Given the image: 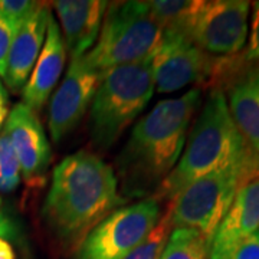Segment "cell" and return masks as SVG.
<instances>
[{
    "label": "cell",
    "instance_id": "obj_1",
    "mask_svg": "<svg viewBox=\"0 0 259 259\" xmlns=\"http://www.w3.org/2000/svg\"><path fill=\"white\" fill-rule=\"evenodd\" d=\"M202 102V91L192 88L179 98L156 104L134 125L118 164L122 197H148L176 167L183 153L187 130Z\"/></svg>",
    "mask_w": 259,
    "mask_h": 259
},
{
    "label": "cell",
    "instance_id": "obj_2",
    "mask_svg": "<svg viewBox=\"0 0 259 259\" xmlns=\"http://www.w3.org/2000/svg\"><path fill=\"white\" fill-rule=\"evenodd\" d=\"M124 203L114 168L93 153L78 151L54 168L42 214L58 238L74 243Z\"/></svg>",
    "mask_w": 259,
    "mask_h": 259
},
{
    "label": "cell",
    "instance_id": "obj_3",
    "mask_svg": "<svg viewBox=\"0 0 259 259\" xmlns=\"http://www.w3.org/2000/svg\"><path fill=\"white\" fill-rule=\"evenodd\" d=\"M185 146L176 167L151 194L158 202H171L197 179L231 166L253 150L239 133L221 90L209 93Z\"/></svg>",
    "mask_w": 259,
    "mask_h": 259
},
{
    "label": "cell",
    "instance_id": "obj_4",
    "mask_svg": "<svg viewBox=\"0 0 259 259\" xmlns=\"http://www.w3.org/2000/svg\"><path fill=\"white\" fill-rule=\"evenodd\" d=\"M154 91L151 56L102 74L90 112L94 144L100 148L112 147L133 121L144 111Z\"/></svg>",
    "mask_w": 259,
    "mask_h": 259
},
{
    "label": "cell",
    "instance_id": "obj_5",
    "mask_svg": "<svg viewBox=\"0 0 259 259\" xmlns=\"http://www.w3.org/2000/svg\"><path fill=\"white\" fill-rule=\"evenodd\" d=\"M258 177L259 154L252 150L231 166L197 179L167 203L173 228L194 229L212 243L239 189Z\"/></svg>",
    "mask_w": 259,
    "mask_h": 259
},
{
    "label": "cell",
    "instance_id": "obj_6",
    "mask_svg": "<svg viewBox=\"0 0 259 259\" xmlns=\"http://www.w3.org/2000/svg\"><path fill=\"white\" fill-rule=\"evenodd\" d=\"M161 39L163 29L153 18L147 2L108 3L98 39L83 61L102 75L150 58Z\"/></svg>",
    "mask_w": 259,
    "mask_h": 259
},
{
    "label": "cell",
    "instance_id": "obj_7",
    "mask_svg": "<svg viewBox=\"0 0 259 259\" xmlns=\"http://www.w3.org/2000/svg\"><path fill=\"white\" fill-rule=\"evenodd\" d=\"M160 202L153 196L118 207L88 232L75 259H125L157 223Z\"/></svg>",
    "mask_w": 259,
    "mask_h": 259
},
{
    "label": "cell",
    "instance_id": "obj_8",
    "mask_svg": "<svg viewBox=\"0 0 259 259\" xmlns=\"http://www.w3.org/2000/svg\"><path fill=\"white\" fill-rule=\"evenodd\" d=\"M249 12L246 0H202L186 37L214 58L236 55L248 40Z\"/></svg>",
    "mask_w": 259,
    "mask_h": 259
},
{
    "label": "cell",
    "instance_id": "obj_9",
    "mask_svg": "<svg viewBox=\"0 0 259 259\" xmlns=\"http://www.w3.org/2000/svg\"><path fill=\"white\" fill-rule=\"evenodd\" d=\"M214 56L204 54L190 39L179 33H163L151 55L154 87L160 94L176 93L187 85L207 83Z\"/></svg>",
    "mask_w": 259,
    "mask_h": 259
},
{
    "label": "cell",
    "instance_id": "obj_10",
    "mask_svg": "<svg viewBox=\"0 0 259 259\" xmlns=\"http://www.w3.org/2000/svg\"><path fill=\"white\" fill-rule=\"evenodd\" d=\"M100 81L101 75L85 64L83 56L71 59L62 82L49 102L48 125L55 143L65 139L79 124L91 107Z\"/></svg>",
    "mask_w": 259,
    "mask_h": 259
},
{
    "label": "cell",
    "instance_id": "obj_11",
    "mask_svg": "<svg viewBox=\"0 0 259 259\" xmlns=\"http://www.w3.org/2000/svg\"><path fill=\"white\" fill-rule=\"evenodd\" d=\"M3 131L16 153L22 177L29 185H42L51 161V146L36 112L18 102L9 111Z\"/></svg>",
    "mask_w": 259,
    "mask_h": 259
},
{
    "label": "cell",
    "instance_id": "obj_12",
    "mask_svg": "<svg viewBox=\"0 0 259 259\" xmlns=\"http://www.w3.org/2000/svg\"><path fill=\"white\" fill-rule=\"evenodd\" d=\"M259 232V177L239 189L213 235L209 259H231L245 239Z\"/></svg>",
    "mask_w": 259,
    "mask_h": 259
},
{
    "label": "cell",
    "instance_id": "obj_13",
    "mask_svg": "<svg viewBox=\"0 0 259 259\" xmlns=\"http://www.w3.org/2000/svg\"><path fill=\"white\" fill-rule=\"evenodd\" d=\"M49 18V3H42L39 9L19 23L10 47L8 68L3 78L6 87L15 93L23 90L36 64L45 42Z\"/></svg>",
    "mask_w": 259,
    "mask_h": 259
},
{
    "label": "cell",
    "instance_id": "obj_14",
    "mask_svg": "<svg viewBox=\"0 0 259 259\" xmlns=\"http://www.w3.org/2000/svg\"><path fill=\"white\" fill-rule=\"evenodd\" d=\"M62 26L71 59L82 58L95 45L108 3L104 0H58L52 3Z\"/></svg>",
    "mask_w": 259,
    "mask_h": 259
},
{
    "label": "cell",
    "instance_id": "obj_15",
    "mask_svg": "<svg viewBox=\"0 0 259 259\" xmlns=\"http://www.w3.org/2000/svg\"><path fill=\"white\" fill-rule=\"evenodd\" d=\"M66 59V48L61 29L54 16L48 22V30L42 51L33 66L28 82L22 90L23 104L36 112L44 108L61 78Z\"/></svg>",
    "mask_w": 259,
    "mask_h": 259
},
{
    "label": "cell",
    "instance_id": "obj_16",
    "mask_svg": "<svg viewBox=\"0 0 259 259\" xmlns=\"http://www.w3.org/2000/svg\"><path fill=\"white\" fill-rule=\"evenodd\" d=\"M223 93L242 137L259 154V72L236 79Z\"/></svg>",
    "mask_w": 259,
    "mask_h": 259
},
{
    "label": "cell",
    "instance_id": "obj_17",
    "mask_svg": "<svg viewBox=\"0 0 259 259\" xmlns=\"http://www.w3.org/2000/svg\"><path fill=\"white\" fill-rule=\"evenodd\" d=\"M249 36L239 54L213 59L209 85L212 90L225 91L232 82L248 74L259 72V0L250 3Z\"/></svg>",
    "mask_w": 259,
    "mask_h": 259
},
{
    "label": "cell",
    "instance_id": "obj_18",
    "mask_svg": "<svg viewBox=\"0 0 259 259\" xmlns=\"http://www.w3.org/2000/svg\"><path fill=\"white\" fill-rule=\"evenodd\" d=\"M153 18L163 33H179L186 36L187 28L202 0H154L147 2Z\"/></svg>",
    "mask_w": 259,
    "mask_h": 259
},
{
    "label": "cell",
    "instance_id": "obj_19",
    "mask_svg": "<svg viewBox=\"0 0 259 259\" xmlns=\"http://www.w3.org/2000/svg\"><path fill=\"white\" fill-rule=\"evenodd\" d=\"M210 243L194 229L175 228L160 259H209Z\"/></svg>",
    "mask_w": 259,
    "mask_h": 259
},
{
    "label": "cell",
    "instance_id": "obj_20",
    "mask_svg": "<svg viewBox=\"0 0 259 259\" xmlns=\"http://www.w3.org/2000/svg\"><path fill=\"white\" fill-rule=\"evenodd\" d=\"M173 229L170 210L166 207L164 214L158 218L157 223L125 259H160Z\"/></svg>",
    "mask_w": 259,
    "mask_h": 259
},
{
    "label": "cell",
    "instance_id": "obj_21",
    "mask_svg": "<svg viewBox=\"0 0 259 259\" xmlns=\"http://www.w3.org/2000/svg\"><path fill=\"white\" fill-rule=\"evenodd\" d=\"M20 164L5 131L0 133V192H13L20 183Z\"/></svg>",
    "mask_w": 259,
    "mask_h": 259
},
{
    "label": "cell",
    "instance_id": "obj_22",
    "mask_svg": "<svg viewBox=\"0 0 259 259\" xmlns=\"http://www.w3.org/2000/svg\"><path fill=\"white\" fill-rule=\"evenodd\" d=\"M42 2H30V0H0V13L15 23L30 16L35 10L40 8Z\"/></svg>",
    "mask_w": 259,
    "mask_h": 259
},
{
    "label": "cell",
    "instance_id": "obj_23",
    "mask_svg": "<svg viewBox=\"0 0 259 259\" xmlns=\"http://www.w3.org/2000/svg\"><path fill=\"white\" fill-rule=\"evenodd\" d=\"M18 26L19 23L12 22L0 13V76L2 78H5L6 74L9 51Z\"/></svg>",
    "mask_w": 259,
    "mask_h": 259
},
{
    "label": "cell",
    "instance_id": "obj_24",
    "mask_svg": "<svg viewBox=\"0 0 259 259\" xmlns=\"http://www.w3.org/2000/svg\"><path fill=\"white\" fill-rule=\"evenodd\" d=\"M231 259H259V232L242 242L232 253Z\"/></svg>",
    "mask_w": 259,
    "mask_h": 259
},
{
    "label": "cell",
    "instance_id": "obj_25",
    "mask_svg": "<svg viewBox=\"0 0 259 259\" xmlns=\"http://www.w3.org/2000/svg\"><path fill=\"white\" fill-rule=\"evenodd\" d=\"M18 225L5 212L0 210V238H15L18 235Z\"/></svg>",
    "mask_w": 259,
    "mask_h": 259
},
{
    "label": "cell",
    "instance_id": "obj_26",
    "mask_svg": "<svg viewBox=\"0 0 259 259\" xmlns=\"http://www.w3.org/2000/svg\"><path fill=\"white\" fill-rule=\"evenodd\" d=\"M8 115H9V98H8L6 88L0 82V127L6 121Z\"/></svg>",
    "mask_w": 259,
    "mask_h": 259
},
{
    "label": "cell",
    "instance_id": "obj_27",
    "mask_svg": "<svg viewBox=\"0 0 259 259\" xmlns=\"http://www.w3.org/2000/svg\"><path fill=\"white\" fill-rule=\"evenodd\" d=\"M0 259H16L13 246L5 238H0Z\"/></svg>",
    "mask_w": 259,
    "mask_h": 259
},
{
    "label": "cell",
    "instance_id": "obj_28",
    "mask_svg": "<svg viewBox=\"0 0 259 259\" xmlns=\"http://www.w3.org/2000/svg\"><path fill=\"white\" fill-rule=\"evenodd\" d=\"M0 204H2V197H0Z\"/></svg>",
    "mask_w": 259,
    "mask_h": 259
}]
</instances>
